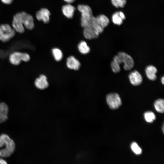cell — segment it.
<instances>
[{
  "instance_id": "cell-1",
  "label": "cell",
  "mask_w": 164,
  "mask_h": 164,
  "mask_svg": "<svg viewBox=\"0 0 164 164\" xmlns=\"http://www.w3.org/2000/svg\"><path fill=\"white\" fill-rule=\"evenodd\" d=\"M123 64L125 70H129L133 67L134 63L133 58L129 55L123 52H119L115 56L111 63V65L112 71L114 73L119 72L121 70L120 65Z\"/></svg>"
},
{
  "instance_id": "cell-2",
  "label": "cell",
  "mask_w": 164,
  "mask_h": 164,
  "mask_svg": "<svg viewBox=\"0 0 164 164\" xmlns=\"http://www.w3.org/2000/svg\"><path fill=\"white\" fill-rule=\"evenodd\" d=\"M4 146V149L0 150V156L2 158L9 157L14 152L15 145L14 141L5 134L0 136V148Z\"/></svg>"
},
{
  "instance_id": "cell-3",
  "label": "cell",
  "mask_w": 164,
  "mask_h": 164,
  "mask_svg": "<svg viewBox=\"0 0 164 164\" xmlns=\"http://www.w3.org/2000/svg\"><path fill=\"white\" fill-rule=\"evenodd\" d=\"M15 31L9 24L0 25V40L3 42L8 41L15 36Z\"/></svg>"
},
{
  "instance_id": "cell-4",
  "label": "cell",
  "mask_w": 164,
  "mask_h": 164,
  "mask_svg": "<svg viewBox=\"0 0 164 164\" xmlns=\"http://www.w3.org/2000/svg\"><path fill=\"white\" fill-rule=\"evenodd\" d=\"M77 9L81 13V25L84 28L93 16L91 9L88 5H79Z\"/></svg>"
},
{
  "instance_id": "cell-5",
  "label": "cell",
  "mask_w": 164,
  "mask_h": 164,
  "mask_svg": "<svg viewBox=\"0 0 164 164\" xmlns=\"http://www.w3.org/2000/svg\"><path fill=\"white\" fill-rule=\"evenodd\" d=\"M30 60L29 55L26 53L15 52L9 56V60L12 64L17 66L19 65L22 61L28 62Z\"/></svg>"
},
{
  "instance_id": "cell-6",
  "label": "cell",
  "mask_w": 164,
  "mask_h": 164,
  "mask_svg": "<svg viewBox=\"0 0 164 164\" xmlns=\"http://www.w3.org/2000/svg\"><path fill=\"white\" fill-rule=\"evenodd\" d=\"M106 98L107 103L111 109H117L121 104V98L117 93L109 94L107 95Z\"/></svg>"
},
{
  "instance_id": "cell-7",
  "label": "cell",
  "mask_w": 164,
  "mask_h": 164,
  "mask_svg": "<svg viewBox=\"0 0 164 164\" xmlns=\"http://www.w3.org/2000/svg\"><path fill=\"white\" fill-rule=\"evenodd\" d=\"M20 13L23 25L28 29H33L34 27V23L32 16L24 12H20Z\"/></svg>"
},
{
  "instance_id": "cell-8",
  "label": "cell",
  "mask_w": 164,
  "mask_h": 164,
  "mask_svg": "<svg viewBox=\"0 0 164 164\" xmlns=\"http://www.w3.org/2000/svg\"><path fill=\"white\" fill-rule=\"evenodd\" d=\"M12 25L13 29L17 32L22 33L25 32L20 12L16 13L13 16Z\"/></svg>"
},
{
  "instance_id": "cell-9",
  "label": "cell",
  "mask_w": 164,
  "mask_h": 164,
  "mask_svg": "<svg viewBox=\"0 0 164 164\" xmlns=\"http://www.w3.org/2000/svg\"><path fill=\"white\" fill-rule=\"evenodd\" d=\"M50 12L48 9L43 8L36 12V16L38 20L47 23L50 21Z\"/></svg>"
},
{
  "instance_id": "cell-10",
  "label": "cell",
  "mask_w": 164,
  "mask_h": 164,
  "mask_svg": "<svg viewBox=\"0 0 164 164\" xmlns=\"http://www.w3.org/2000/svg\"><path fill=\"white\" fill-rule=\"evenodd\" d=\"M129 79L131 83L134 86L139 85L142 81L141 75L137 70H134L130 73Z\"/></svg>"
},
{
  "instance_id": "cell-11",
  "label": "cell",
  "mask_w": 164,
  "mask_h": 164,
  "mask_svg": "<svg viewBox=\"0 0 164 164\" xmlns=\"http://www.w3.org/2000/svg\"><path fill=\"white\" fill-rule=\"evenodd\" d=\"M36 87L40 90L45 89L49 86V83L46 77L44 75H41L37 78L34 82Z\"/></svg>"
},
{
  "instance_id": "cell-12",
  "label": "cell",
  "mask_w": 164,
  "mask_h": 164,
  "mask_svg": "<svg viewBox=\"0 0 164 164\" xmlns=\"http://www.w3.org/2000/svg\"><path fill=\"white\" fill-rule=\"evenodd\" d=\"M66 65L68 68L76 70H78L80 66L79 61L73 56H70L67 58Z\"/></svg>"
},
{
  "instance_id": "cell-13",
  "label": "cell",
  "mask_w": 164,
  "mask_h": 164,
  "mask_svg": "<svg viewBox=\"0 0 164 164\" xmlns=\"http://www.w3.org/2000/svg\"><path fill=\"white\" fill-rule=\"evenodd\" d=\"M83 34L84 37L88 39L97 38L99 34L93 28L91 27L84 28Z\"/></svg>"
},
{
  "instance_id": "cell-14",
  "label": "cell",
  "mask_w": 164,
  "mask_h": 164,
  "mask_svg": "<svg viewBox=\"0 0 164 164\" xmlns=\"http://www.w3.org/2000/svg\"><path fill=\"white\" fill-rule=\"evenodd\" d=\"M157 71L156 68L152 65L148 66L145 69V74L147 77L151 80H155L156 79V73Z\"/></svg>"
},
{
  "instance_id": "cell-15",
  "label": "cell",
  "mask_w": 164,
  "mask_h": 164,
  "mask_svg": "<svg viewBox=\"0 0 164 164\" xmlns=\"http://www.w3.org/2000/svg\"><path fill=\"white\" fill-rule=\"evenodd\" d=\"M9 108L6 104L4 102L1 103L0 107V123L5 121L8 119Z\"/></svg>"
},
{
  "instance_id": "cell-16",
  "label": "cell",
  "mask_w": 164,
  "mask_h": 164,
  "mask_svg": "<svg viewBox=\"0 0 164 164\" xmlns=\"http://www.w3.org/2000/svg\"><path fill=\"white\" fill-rule=\"evenodd\" d=\"M75 9L73 6L70 4L63 5L62 9L63 13L66 17L72 18Z\"/></svg>"
},
{
  "instance_id": "cell-17",
  "label": "cell",
  "mask_w": 164,
  "mask_h": 164,
  "mask_svg": "<svg viewBox=\"0 0 164 164\" xmlns=\"http://www.w3.org/2000/svg\"><path fill=\"white\" fill-rule=\"evenodd\" d=\"M125 18L124 13L121 12H117L114 13L112 16V19L113 23L118 26L121 25L123 20Z\"/></svg>"
},
{
  "instance_id": "cell-18",
  "label": "cell",
  "mask_w": 164,
  "mask_h": 164,
  "mask_svg": "<svg viewBox=\"0 0 164 164\" xmlns=\"http://www.w3.org/2000/svg\"><path fill=\"white\" fill-rule=\"evenodd\" d=\"M96 21L97 24L104 29L109 24V20L104 15H100L96 17Z\"/></svg>"
},
{
  "instance_id": "cell-19",
  "label": "cell",
  "mask_w": 164,
  "mask_h": 164,
  "mask_svg": "<svg viewBox=\"0 0 164 164\" xmlns=\"http://www.w3.org/2000/svg\"><path fill=\"white\" fill-rule=\"evenodd\" d=\"M78 49L79 51L83 54L88 53L90 51V48L84 41H81L79 43Z\"/></svg>"
},
{
  "instance_id": "cell-20",
  "label": "cell",
  "mask_w": 164,
  "mask_h": 164,
  "mask_svg": "<svg viewBox=\"0 0 164 164\" xmlns=\"http://www.w3.org/2000/svg\"><path fill=\"white\" fill-rule=\"evenodd\" d=\"M154 106L156 110L158 112L163 113L164 111V101L163 99H159L155 102Z\"/></svg>"
},
{
  "instance_id": "cell-21",
  "label": "cell",
  "mask_w": 164,
  "mask_h": 164,
  "mask_svg": "<svg viewBox=\"0 0 164 164\" xmlns=\"http://www.w3.org/2000/svg\"><path fill=\"white\" fill-rule=\"evenodd\" d=\"M52 55L54 59L57 61L62 60L63 57V53L62 51L59 48H54L52 50Z\"/></svg>"
},
{
  "instance_id": "cell-22",
  "label": "cell",
  "mask_w": 164,
  "mask_h": 164,
  "mask_svg": "<svg viewBox=\"0 0 164 164\" xmlns=\"http://www.w3.org/2000/svg\"><path fill=\"white\" fill-rule=\"evenodd\" d=\"M144 116L145 121L149 123L153 122L155 119V114L151 111L145 112L144 114Z\"/></svg>"
},
{
  "instance_id": "cell-23",
  "label": "cell",
  "mask_w": 164,
  "mask_h": 164,
  "mask_svg": "<svg viewBox=\"0 0 164 164\" xmlns=\"http://www.w3.org/2000/svg\"><path fill=\"white\" fill-rule=\"evenodd\" d=\"M130 147L131 150L135 154L139 155L142 153V149L136 142H132L131 145Z\"/></svg>"
},
{
  "instance_id": "cell-24",
  "label": "cell",
  "mask_w": 164,
  "mask_h": 164,
  "mask_svg": "<svg viewBox=\"0 0 164 164\" xmlns=\"http://www.w3.org/2000/svg\"><path fill=\"white\" fill-rule=\"evenodd\" d=\"M112 5L116 8H122L126 2V0H111Z\"/></svg>"
},
{
  "instance_id": "cell-25",
  "label": "cell",
  "mask_w": 164,
  "mask_h": 164,
  "mask_svg": "<svg viewBox=\"0 0 164 164\" xmlns=\"http://www.w3.org/2000/svg\"><path fill=\"white\" fill-rule=\"evenodd\" d=\"M3 3L6 4H10L12 3L13 0H1Z\"/></svg>"
},
{
  "instance_id": "cell-26",
  "label": "cell",
  "mask_w": 164,
  "mask_h": 164,
  "mask_svg": "<svg viewBox=\"0 0 164 164\" xmlns=\"http://www.w3.org/2000/svg\"><path fill=\"white\" fill-rule=\"evenodd\" d=\"M0 164H8L7 162L2 158H0Z\"/></svg>"
},
{
  "instance_id": "cell-27",
  "label": "cell",
  "mask_w": 164,
  "mask_h": 164,
  "mask_svg": "<svg viewBox=\"0 0 164 164\" xmlns=\"http://www.w3.org/2000/svg\"><path fill=\"white\" fill-rule=\"evenodd\" d=\"M65 2L68 4H70L73 2L75 0H63Z\"/></svg>"
},
{
  "instance_id": "cell-28",
  "label": "cell",
  "mask_w": 164,
  "mask_h": 164,
  "mask_svg": "<svg viewBox=\"0 0 164 164\" xmlns=\"http://www.w3.org/2000/svg\"><path fill=\"white\" fill-rule=\"evenodd\" d=\"M161 81L162 83L163 84H164V77L163 76L161 79Z\"/></svg>"
},
{
  "instance_id": "cell-29",
  "label": "cell",
  "mask_w": 164,
  "mask_h": 164,
  "mask_svg": "<svg viewBox=\"0 0 164 164\" xmlns=\"http://www.w3.org/2000/svg\"><path fill=\"white\" fill-rule=\"evenodd\" d=\"M162 130H163V132H164V126H163V128H162Z\"/></svg>"
},
{
  "instance_id": "cell-30",
  "label": "cell",
  "mask_w": 164,
  "mask_h": 164,
  "mask_svg": "<svg viewBox=\"0 0 164 164\" xmlns=\"http://www.w3.org/2000/svg\"><path fill=\"white\" fill-rule=\"evenodd\" d=\"M1 103L0 102V105H1Z\"/></svg>"
}]
</instances>
